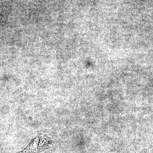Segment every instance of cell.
<instances>
[{
    "mask_svg": "<svg viewBox=\"0 0 153 153\" xmlns=\"http://www.w3.org/2000/svg\"><path fill=\"white\" fill-rule=\"evenodd\" d=\"M53 141L52 138L45 134L43 131L36 132L29 144L19 153H38L48 149L52 146Z\"/></svg>",
    "mask_w": 153,
    "mask_h": 153,
    "instance_id": "6da1fadb",
    "label": "cell"
}]
</instances>
